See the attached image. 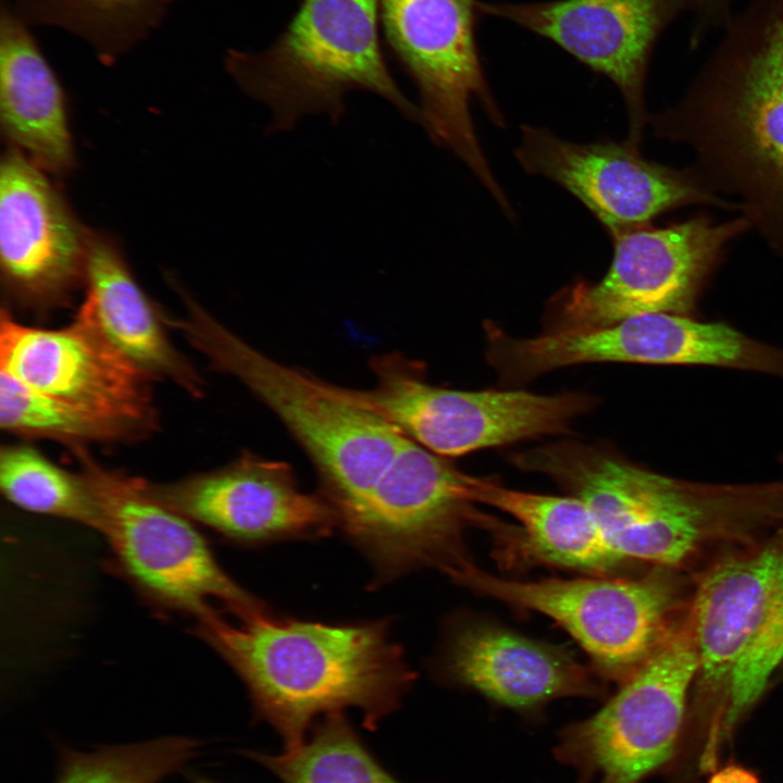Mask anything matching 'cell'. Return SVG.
Returning <instances> with one entry per match:
<instances>
[{"mask_svg":"<svg viewBox=\"0 0 783 783\" xmlns=\"http://www.w3.org/2000/svg\"><path fill=\"white\" fill-rule=\"evenodd\" d=\"M467 473L405 436L369 492L338 518V527L383 584L432 568L447 577L471 560L463 543L471 525L484 527L467 496Z\"/></svg>","mask_w":783,"mask_h":783,"instance_id":"cell-7","label":"cell"},{"mask_svg":"<svg viewBox=\"0 0 783 783\" xmlns=\"http://www.w3.org/2000/svg\"><path fill=\"white\" fill-rule=\"evenodd\" d=\"M706 783H761L758 775L750 769L737 765L728 763L719 769H713V773L708 778Z\"/></svg>","mask_w":783,"mask_h":783,"instance_id":"cell-30","label":"cell"},{"mask_svg":"<svg viewBox=\"0 0 783 783\" xmlns=\"http://www.w3.org/2000/svg\"><path fill=\"white\" fill-rule=\"evenodd\" d=\"M783 660V568L760 622L735 664L724 694L720 745L755 706Z\"/></svg>","mask_w":783,"mask_h":783,"instance_id":"cell-29","label":"cell"},{"mask_svg":"<svg viewBox=\"0 0 783 783\" xmlns=\"http://www.w3.org/2000/svg\"><path fill=\"white\" fill-rule=\"evenodd\" d=\"M90 229L44 170L10 146L0 164V265L18 304L47 310L84 285Z\"/></svg>","mask_w":783,"mask_h":783,"instance_id":"cell-17","label":"cell"},{"mask_svg":"<svg viewBox=\"0 0 783 783\" xmlns=\"http://www.w3.org/2000/svg\"><path fill=\"white\" fill-rule=\"evenodd\" d=\"M378 0H301L278 38L259 52L224 58L236 85L270 111L269 130L286 132L310 115L337 122L345 96H380L422 125L419 107L398 86L378 36Z\"/></svg>","mask_w":783,"mask_h":783,"instance_id":"cell-4","label":"cell"},{"mask_svg":"<svg viewBox=\"0 0 783 783\" xmlns=\"http://www.w3.org/2000/svg\"><path fill=\"white\" fill-rule=\"evenodd\" d=\"M198 742L163 737L90 753L62 749L54 783H161L192 757Z\"/></svg>","mask_w":783,"mask_h":783,"instance_id":"cell-28","label":"cell"},{"mask_svg":"<svg viewBox=\"0 0 783 783\" xmlns=\"http://www.w3.org/2000/svg\"><path fill=\"white\" fill-rule=\"evenodd\" d=\"M1 428L25 438H47L75 448L139 437L130 428L39 393L0 371Z\"/></svg>","mask_w":783,"mask_h":783,"instance_id":"cell-27","label":"cell"},{"mask_svg":"<svg viewBox=\"0 0 783 783\" xmlns=\"http://www.w3.org/2000/svg\"><path fill=\"white\" fill-rule=\"evenodd\" d=\"M190 782H191V783H217V782H215V781H212V780H210V779H207V778H203V776H200V775H191V776H190Z\"/></svg>","mask_w":783,"mask_h":783,"instance_id":"cell-31","label":"cell"},{"mask_svg":"<svg viewBox=\"0 0 783 783\" xmlns=\"http://www.w3.org/2000/svg\"><path fill=\"white\" fill-rule=\"evenodd\" d=\"M465 484L471 502L493 507L518 522H496L489 529L504 562H539L588 575H618L629 563L610 546L587 506L575 496L512 489L496 480L469 474Z\"/></svg>","mask_w":783,"mask_h":783,"instance_id":"cell-20","label":"cell"},{"mask_svg":"<svg viewBox=\"0 0 783 783\" xmlns=\"http://www.w3.org/2000/svg\"><path fill=\"white\" fill-rule=\"evenodd\" d=\"M30 27L62 29L112 65L163 23L173 0H9Z\"/></svg>","mask_w":783,"mask_h":783,"instance_id":"cell-24","label":"cell"},{"mask_svg":"<svg viewBox=\"0 0 783 783\" xmlns=\"http://www.w3.org/2000/svg\"><path fill=\"white\" fill-rule=\"evenodd\" d=\"M477 12L517 23L544 36L609 77L627 109V142L638 146L648 114L645 79L661 32L693 0H557L531 3L476 1Z\"/></svg>","mask_w":783,"mask_h":783,"instance_id":"cell-18","label":"cell"},{"mask_svg":"<svg viewBox=\"0 0 783 783\" xmlns=\"http://www.w3.org/2000/svg\"><path fill=\"white\" fill-rule=\"evenodd\" d=\"M374 387L335 385L345 399L442 457L569 432L596 400L583 393L538 395L526 390H457L431 385L424 369L400 353L372 358Z\"/></svg>","mask_w":783,"mask_h":783,"instance_id":"cell-6","label":"cell"},{"mask_svg":"<svg viewBox=\"0 0 783 783\" xmlns=\"http://www.w3.org/2000/svg\"><path fill=\"white\" fill-rule=\"evenodd\" d=\"M475 0H378L386 46L414 83L422 126L480 178L498 203L507 198L475 134L470 104L481 102L502 125L474 39Z\"/></svg>","mask_w":783,"mask_h":783,"instance_id":"cell-12","label":"cell"},{"mask_svg":"<svg viewBox=\"0 0 783 783\" xmlns=\"http://www.w3.org/2000/svg\"><path fill=\"white\" fill-rule=\"evenodd\" d=\"M159 502L243 544L319 538L338 527L334 508L299 487L293 468L244 451L231 463L165 484L146 481Z\"/></svg>","mask_w":783,"mask_h":783,"instance_id":"cell-16","label":"cell"},{"mask_svg":"<svg viewBox=\"0 0 783 783\" xmlns=\"http://www.w3.org/2000/svg\"><path fill=\"white\" fill-rule=\"evenodd\" d=\"M84 285L85 299L76 316L152 377L167 378L192 397L202 395V380L166 336L163 315L136 283L119 246L92 231Z\"/></svg>","mask_w":783,"mask_h":783,"instance_id":"cell-22","label":"cell"},{"mask_svg":"<svg viewBox=\"0 0 783 783\" xmlns=\"http://www.w3.org/2000/svg\"><path fill=\"white\" fill-rule=\"evenodd\" d=\"M751 228L739 216L717 223L707 215L611 234L613 258L598 282L579 281L548 302L545 332L605 327L646 313L688 315L726 247Z\"/></svg>","mask_w":783,"mask_h":783,"instance_id":"cell-8","label":"cell"},{"mask_svg":"<svg viewBox=\"0 0 783 783\" xmlns=\"http://www.w3.org/2000/svg\"><path fill=\"white\" fill-rule=\"evenodd\" d=\"M523 471L547 475L589 509L625 560L678 567L719 524L769 513L772 484L724 486L666 476L608 446L559 440L511 455Z\"/></svg>","mask_w":783,"mask_h":783,"instance_id":"cell-2","label":"cell"},{"mask_svg":"<svg viewBox=\"0 0 783 783\" xmlns=\"http://www.w3.org/2000/svg\"><path fill=\"white\" fill-rule=\"evenodd\" d=\"M0 486L9 501L26 511L100 529L99 505L82 472L60 468L32 446L1 448Z\"/></svg>","mask_w":783,"mask_h":783,"instance_id":"cell-26","label":"cell"},{"mask_svg":"<svg viewBox=\"0 0 783 783\" xmlns=\"http://www.w3.org/2000/svg\"><path fill=\"white\" fill-rule=\"evenodd\" d=\"M0 122L3 135L41 170L65 175L75 166L62 85L32 27L1 0Z\"/></svg>","mask_w":783,"mask_h":783,"instance_id":"cell-21","label":"cell"},{"mask_svg":"<svg viewBox=\"0 0 783 783\" xmlns=\"http://www.w3.org/2000/svg\"><path fill=\"white\" fill-rule=\"evenodd\" d=\"M447 676L488 699L522 712L562 697H598L594 671L563 647L492 623L457 629L444 654Z\"/></svg>","mask_w":783,"mask_h":783,"instance_id":"cell-19","label":"cell"},{"mask_svg":"<svg viewBox=\"0 0 783 783\" xmlns=\"http://www.w3.org/2000/svg\"><path fill=\"white\" fill-rule=\"evenodd\" d=\"M101 514L100 529L124 573L148 597L200 618L220 601L236 618L266 610L219 566L190 520L156 500L146 481L109 470L74 449Z\"/></svg>","mask_w":783,"mask_h":783,"instance_id":"cell-9","label":"cell"},{"mask_svg":"<svg viewBox=\"0 0 783 783\" xmlns=\"http://www.w3.org/2000/svg\"><path fill=\"white\" fill-rule=\"evenodd\" d=\"M688 631L673 627L598 711L559 733L555 756L576 783H642L675 758L699 669Z\"/></svg>","mask_w":783,"mask_h":783,"instance_id":"cell-10","label":"cell"},{"mask_svg":"<svg viewBox=\"0 0 783 783\" xmlns=\"http://www.w3.org/2000/svg\"><path fill=\"white\" fill-rule=\"evenodd\" d=\"M648 123L657 137L686 145L700 185L737 200L783 257V94L706 62L680 102Z\"/></svg>","mask_w":783,"mask_h":783,"instance_id":"cell-5","label":"cell"},{"mask_svg":"<svg viewBox=\"0 0 783 783\" xmlns=\"http://www.w3.org/2000/svg\"><path fill=\"white\" fill-rule=\"evenodd\" d=\"M201 636L244 682L256 718L285 748L303 742L322 718L358 709L374 730L396 711L415 674L389 635L388 620L332 624L275 617L264 610L198 618Z\"/></svg>","mask_w":783,"mask_h":783,"instance_id":"cell-1","label":"cell"},{"mask_svg":"<svg viewBox=\"0 0 783 783\" xmlns=\"http://www.w3.org/2000/svg\"><path fill=\"white\" fill-rule=\"evenodd\" d=\"M508 361L522 381L560 368L596 362L709 365L783 378L782 349L724 323L666 312L639 314L599 328L515 337L509 345Z\"/></svg>","mask_w":783,"mask_h":783,"instance_id":"cell-13","label":"cell"},{"mask_svg":"<svg viewBox=\"0 0 783 783\" xmlns=\"http://www.w3.org/2000/svg\"><path fill=\"white\" fill-rule=\"evenodd\" d=\"M0 371L138 436L154 426L152 376L78 316L61 328H40L18 323L3 307Z\"/></svg>","mask_w":783,"mask_h":783,"instance_id":"cell-14","label":"cell"},{"mask_svg":"<svg viewBox=\"0 0 783 783\" xmlns=\"http://www.w3.org/2000/svg\"><path fill=\"white\" fill-rule=\"evenodd\" d=\"M449 579L554 620L583 648L598 675L619 684L673 629L675 592L661 574L518 581L494 575L470 560Z\"/></svg>","mask_w":783,"mask_h":783,"instance_id":"cell-11","label":"cell"},{"mask_svg":"<svg viewBox=\"0 0 783 783\" xmlns=\"http://www.w3.org/2000/svg\"><path fill=\"white\" fill-rule=\"evenodd\" d=\"M186 314L169 324L219 371L235 376L284 424L312 462L337 517L372 487L405 435L312 374L263 355L176 286Z\"/></svg>","mask_w":783,"mask_h":783,"instance_id":"cell-3","label":"cell"},{"mask_svg":"<svg viewBox=\"0 0 783 783\" xmlns=\"http://www.w3.org/2000/svg\"><path fill=\"white\" fill-rule=\"evenodd\" d=\"M514 154L527 173L545 176L575 196L610 235L649 225L658 215L689 204L739 210L703 187L688 169L646 160L627 141L576 144L545 128L523 126Z\"/></svg>","mask_w":783,"mask_h":783,"instance_id":"cell-15","label":"cell"},{"mask_svg":"<svg viewBox=\"0 0 783 783\" xmlns=\"http://www.w3.org/2000/svg\"><path fill=\"white\" fill-rule=\"evenodd\" d=\"M783 568V536L760 549L725 560L699 583L688 624L707 689H726Z\"/></svg>","mask_w":783,"mask_h":783,"instance_id":"cell-23","label":"cell"},{"mask_svg":"<svg viewBox=\"0 0 783 783\" xmlns=\"http://www.w3.org/2000/svg\"><path fill=\"white\" fill-rule=\"evenodd\" d=\"M281 783H401L375 758L343 712L321 718L299 745L247 753Z\"/></svg>","mask_w":783,"mask_h":783,"instance_id":"cell-25","label":"cell"}]
</instances>
